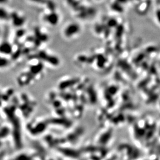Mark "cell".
<instances>
[{"instance_id": "1", "label": "cell", "mask_w": 160, "mask_h": 160, "mask_svg": "<svg viewBox=\"0 0 160 160\" xmlns=\"http://www.w3.org/2000/svg\"><path fill=\"white\" fill-rule=\"evenodd\" d=\"M77 27L75 24L69 25L68 27L65 29L64 33V35H66L67 36H71L74 35L73 33H75L77 31Z\"/></svg>"}]
</instances>
